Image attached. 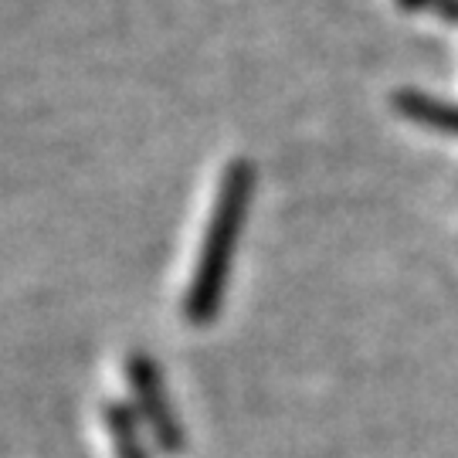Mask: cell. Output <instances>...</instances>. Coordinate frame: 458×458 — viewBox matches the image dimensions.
Wrapping results in <instances>:
<instances>
[{"mask_svg": "<svg viewBox=\"0 0 458 458\" xmlns=\"http://www.w3.org/2000/svg\"><path fill=\"white\" fill-rule=\"evenodd\" d=\"M251 194H255V166L248 164V160H234L225 170V177H221L211 221H208V231H204L200 259H197L191 289L183 295V316L194 327L211 323L217 310H221V299H225V289H228L231 262H234V248H238V238H242V225H245Z\"/></svg>", "mask_w": 458, "mask_h": 458, "instance_id": "1", "label": "cell"}, {"mask_svg": "<svg viewBox=\"0 0 458 458\" xmlns=\"http://www.w3.org/2000/svg\"><path fill=\"white\" fill-rule=\"evenodd\" d=\"M130 384L136 391V401L147 414L153 435L160 438L164 448H181V431H177V421H174V411L164 397V384H160V374L149 360L147 353H132L130 357Z\"/></svg>", "mask_w": 458, "mask_h": 458, "instance_id": "2", "label": "cell"}, {"mask_svg": "<svg viewBox=\"0 0 458 458\" xmlns=\"http://www.w3.org/2000/svg\"><path fill=\"white\" fill-rule=\"evenodd\" d=\"M106 421H109V428H113V438H115L119 455L123 458H147V452H143L140 442H136L130 411L123 408V404H113V408H106Z\"/></svg>", "mask_w": 458, "mask_h": 458, "instance_id": "3", "label": "cell"}]
</instances>
